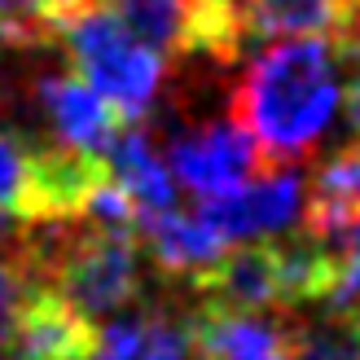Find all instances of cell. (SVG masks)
<instances>
[{
	"label": "cell",
	"mask_w": 360,
	"mask_h": 360,
	"mask_svg": "<svg viewBox=\"0 0 360 360\" xmlns=\"http://www.w3.org/2000/svg\"><path fill=\"white\" fill-rule=\"evenodd\" d=\"M338 49L330 35H281L233 93V119L255 136L264 167H290L312 154L338 110Z\"/></svg>",
	"instance_id": "6da1fadb"
},
{
	"label": "cell",
	"mask_w": 360,
	"mask_h": 360,
	"mask_svg": "<svg viewBox=\"0 0 360 360\" xmlns=\"http://www.w3.org/2000/svg\"><path fill=\"white\" fill-rule=\"evenodd\" d=\"M53 40L66 49L75 75H84L97 93L123 115V123L146 119L167 79V58L119 22L105 0H75L53 27Z\"/></svg>",
	"instance_id": "7a4b0ae2"
},
{
	"label": "cell",
	"mask_w": 360,
	"mask_h": 360,
	"mask_svg": "<svg viewBox=\"0 0 360 360\" xmlns=\"http://www.w3.org/2000/svg\"><path fill=\"white\" fill-rule=\"evenodd\" d=\"M136 40L163 58L233 62L242 53V22L233 0H105Z\"/></svg>",
	"instance_id": "3957f363"
},
{
	"label": "cell",
	"mask_w": 360,
	"mask_h": 360,
	"mask_svg": "<svg viewBox=\"0 0 360 360\" xmlns=\"http://www.w3.org/2000/svg\"><path fill=\"white\" fill-rule=\"evenodd\" d=\"M167 167L176 180H185V189H193L198 198H211V193L246 185L264 167V158L255 136L229 115V119H211V123H198V128L172 132Z\"/></svg>",
	"instance_id": "277c9868"
},
{
	"label": "cell",
	"mask_w": 360,
	"mask_h": 360,
	"mask_svg": "<svg viewBox=\"0 0 360 360\" xmlns=\"http://www.w3.org/2000/svg\"><path fill=\"white\" fill-rule=\"evenodd\" d=\"M193 352L202 360H295L299 352V321L264 308H224V303L198 299L185 312Z\"/></svg>",
	"instance_id": "5b68a950"
},
{
	"label": "cell",
	"mask_w": 360,
	"mask_h": 360,
	"mask_svg": "<svg viewBox=\"0 0 360 360\" xmlns=\"http://www.w3.org/2000/svg\"><path fill=\"white\" fill-rule=\"evenodd\" d=\"M303 176L295 167H273V176L246 180L238 189L202 198L207 220L224 233L229 242H250V238H273V233L290 229L303 215Z\"/></svg>",
	"instance_id": "8992f818"
},
{
	"label": "cell",
	"mask_w": 360,
	"mask_h": 360,
	"mask_svg": "<svg viewBox=\"0 0 360 360\" xmlns=\"http://www.w3.org/2000/svg\"><path fill=\"white\" fill-rule=\"evenodd\" d=\"M35 101H40V110L53 128V146L105 158V150L123 132V115L75 70H44V75H35Z\"/></svg>",
	"instance_id": "52a82bcc"
},
{
	"label": "cell",
	"mask_w": 360,
	"mask_h": 360,
	"mask_svg": "<svg viewBox=\"0 0 360 360\" xmlns=\"http://www.w3.org/2000/svg\"><path fill=\"white\" fill-rule=\"evenodd\" d=\"M136 233H141V242L150 246L146 255L154 259V268L167 281H180V285H193L198 277L211 273V268L233 250V242L207 220L202 211H180V207L146 220Z\"/></svg>",
	"instance_id": "ba28073f"
},
{
	"label": "cell",
	"mask_w": 360,
	"mask_h": 360,
	"mask_svg": "<svg viewBox=\"0 0 360 360\" xmlns=\"http://www.w3.org/2000/svg\"><path fill=\"white\" fill-rule=\"evenodd\" d=\"M105 167H110V180L123 189V198L132 202L136 229L176 207V176L163 158H158L154 141L146 132L123 128L115 136V146L105 150Z\"/></svg>",
	"instance_id": "9c48e42d"
},
{
	"label": "cell",
	"mask_w": 360,
	"mask_h": 360,
	"mask_svg": "<svg viewBox=\"0 0 360 360\" xmlns=\"http://www.w3.org/2000/svg\"><path fill=\"white\" fill-rule=\"evenodd\" d=\"M242 40H281V35H343L356 0H233Z\"/></svg>",
	"instance_id": "30bf717a"
},
{
	"label": "cell",
	"mask_w": 360,
	"mask_h": 360,
	"mask_svg": "<svg viewBox=\"0 0 360 360\" xmlns=\"http://www.w3.org/2000/svg\"><path fill=\"white\" fill-rule=\"evenodd\" d=\"M88 360H193L189 321L176 312H115L110 326L97 330V347Z\"/></svg>",
	"instance_id": "8fae6325"
},
{
	"label": "cell",
	"mask_w": 360,
	"mask_h": 360,
	"mask_svg": "<svg viewBox=\"0 0 360 360\" xmlns=\"http://www.w3.org/2000/svg\"><path fill=\"white\" fill-rule=\"evenodd\" d=\"M360 220V141L343 146L330 163H321L308 207H303V224L316 238H343V233Z\"/></svg>",
	"instance_id": "7c38bea8"
},
{
	"label": "cell",
	"mask_w": 360,
	"mask_h": 360,
	"mask_svg": "<svg viewBox=\"0 0 360 360\" xmlns=\"http://www.w3.org/2000/svg\"><path fill=\"white\" fill-rule=\"evenodd\" d=\"M75 0H0V27L22 49L53 44V27Z\"/></svg>",
	"instance_id": "4fadbf2b"
},
{
	"label": "cell",
	"mask_w": 360,
	"mask_h": 360,
	"mask_svg": "<svg viewBox=\"0 0 360 360\" xmlns=\"http://www.w3.org/2000/svg\"><path fill=\"white\" fill-rule=\"evenodd\" d=\"M295 360H360V334L347 316H334L330 326H303Z\"/></svg>",
	"instance_id": "5bb4252c"
},
{
	"label": "cell",
	"mask_w": 360,
	"mask_h": 360,
	"mask_svg": "<svg viewBox=\"0 0 360 360\" xmlns=\"http://www.w3.org/2000/svg\"><path fill=\"white\" fill-rule=\"evenodd\" d=\"M27 154L18 136L0 128V220H18L22 215V193H27Z\"/></svg>",
	"instance_id": "9a60e30c"
},
{
	"label": "cell",
	"mask_w": 360,
	"mask_h": 360,
	"mask_svg": "<svg viewBox=\"0 0 360 360\" xmlns=\"http://www.w3.org/2000/svg\"><path fill=\"white\" fill-rule=\"evenodd\" d=\"M347 119H352V132L360 141V70H352V84H347Z\"/></svg>",
	"instance_id": "2e32d148"
}]
</instances>
